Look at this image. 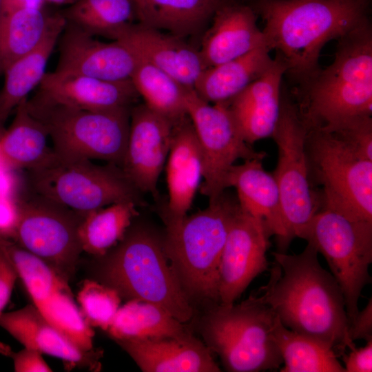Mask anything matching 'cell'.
Segmentation results:
<instances>
[{
  "label": "cell",
  "mask_w": 372,
  "mask_h": 372,
  "mask_svg": "<svg viewBox=\"0 0 372 372\" xmlns=\"http://www.w3.org/2000/svg\"><path fill=\"white\" fill-rule=\"evenodd\" d=\"M115 340L176 336L187 332L180 322L160 306L129 300L120 307L106 331Z\"/></svg>",
  "instance_id": "4dcf8cb0"
},
{
  "label": "cell",
  "mask_w": 372,
  "mask_h": 372,
  "mask_svg": "<svg viewBox=\"0 0 372 372\" xmlns=\"http://www.w3.org/2000/svg\"><path fill=\"white\" fill-rule=\"evenodd\" d=\"M0 352L10 356L16 372H51L52 369L43 360L42 353L37 350L24 347L18 352L12 351L10 348L0 344Z\"/></svg>",
  "instance_id": "74e56055"
},
{
  "label": "cell",
  "mask_w": 372,
  "mask_h": 372,
  "mask_svg": "<svg viewBox=\"0 0 372 372\" xmlns=\"http://www.w3.org/2000/svg\"><path fill=\"white\" fill-rule=\"evenodd\" d=\"M66 22L63 14L59 13L41 43L3 72L4 84L0 91V128L13 110L40 84Z\"/></svg>",
  "instance_id": "83f0119b"
},
{
  "label": "cell",
  "mask_w": 372,
  "mask_h": 372,
  "mask_svg": "<svg viewBox=\"0 0 372 372\" xmlns=\"http://www.w3.org/2000/svg\"><path fill=\"white\" fill-rule=\"evenodd\" d=\"M26 103L30 112L46 127L56 154L101 160L121 167L132 107L90 111L50 102L35 94Z\"/></svg>",
  "instance_id": "52a82bcc"
},
{
  "label": "cell",
  "mask_w": 372,
  "mask_h": 372,
  "mask_svg": "<svg viewBox=\"0 0 372 372\" xmlns=\"http://www.w3.org/2000/svg\"><path fill=\"white\" fill-rule=\"evenodd\" d=\"M265 23L267 46L276 50L286 74L300 87L321 69L320 53L369 20V0H254L249 3Z\"/></svg>",
  "instance_id": "7a4b0ae2"
},
{
  "label": "cell",
  "mask_w": 372,
  "mask_h": 372,
  "mask_svg": "<svg viewBox=\"0 0 372 372\" xmlns=\"http://www.w3.org/2000/svg\"><path fill=\"white\" fill-rule=\"evenodd\" d=\"M18 220V202L14 196L0 194V237L12 240Z\"/></svg>",
  "instance_id": "f35d334b"
},
{
  "label": "cell",
  "mask_w": 372,
  "mask_h": 372,
  "mask_svg": "<svg viewBox=\"0 0 372 372\" xmlns=\"http://www.w3.org/2000/svg\"><path fill=\"white\" fill-rule=\"evenodd\" d=\"M0 249L13 264L40 313L82 350L94 351V332L74 300L69 280L12 240L0 237Z\"/></svg>",
  "instance_id": "5bb4252c"
},
{
  "label": "cell",
  "mask_w": 372,
  "mask_h": 372,
  "mask_svg": "<svg viewBox=\"0 0 372 372\" xmlns=\"http://www.w3.org/2000/svg\"><path fill=\"white\" fill-rule=\"evenodd\" d=\"M349 334L351 340L355 341L372 339V299L370 298L365 307L359 310L349 325Z\"/></svg>",
  "instance_id": "b9f144b4"
},
{
  "label": "cell",
  "mask_w": 372,
  "mask_h": 372,
  "mask_svg": "<svg viewBox=\"0 0 372 372\" xmlns=\"http://www.w3.org/2000/svg\"><path fill=\"white\" fill-rule=\"evenodd\" d=\"M59 14H50L44 8H28L3 15L0 19V75L41 43Z\"/></svg>",
  "instance_id": "f546056e"
},
{
  "label": "cell",
  "mask_w": 372,
  "mask_h": 372,
  "mask_svg": "<svg viewBox=\"0 0 372 372\" xmlns=\"http://www.w3.org/2000/svg\"><path fill=\"white\" fill-rule=\"evenodd\" d=\"M76 1V0H45L46 2L59 6H70L74 3Z\"/></svg>",
  "instance_id": "ee69618b"
},
{
  "label": "cell",
  "mask_w": 372,
  "mask_h": 372,
  "mask_svg": "<svg viewBox=\"0 0 372 372\" xmlns=\"http://www.w3.org/2000/svg\"><path fill=\"white\" fill-rule=\"evenodd\" d=\"M257 16L250 4L238 0L216 12L200 41L199 50L206 68L267 46Z\"/></svg>",
  "instance_id": "ffe728a7"
},
{
  "label": "cell",
  "mask_w": 372,
  "mask_h": 372,
  "mask_svg": "<svg viewBox=\"0 0 372 372\" xmlns=\"http://www.w3.org/2000/svg\"><path fill=\"white\" fill-rule=\"evenodd\" d=\"M116 40L127 43L139 57L187 88L194 89L206 69L199 48L188 40L137 22L125 28Z\"/></svg>",
  "instance_id": "d6986e66"
},
{
  "label": "cell",
  "mask_w": 372,
  "mask_h": 372,
  "mask_svg": "<svg viewBox=\"0 0 372 372\" xmlns=\"http://www.w3.org/2000/svg\"><path fill=\"white\" fill-rule=\"evenodd\" d=\"M18 204L12 241L69 280L83 252L78 231L84 214L32 192Z\"/></svg>",
  "instance_id": "7c38bea8"
},
{
  "label": "cell",
  "mask_w": 372,
  "mask_h": 372,
  "mask_svg": "<svg viewBox=\"0 0 372 372\" xmlns=\"http://www.w3.org/2000/svg\"><path fill=\"white\" fill-rule=\"evenodd\" d=\"M364 157L372 160V118L362 116L331 130Z\"/></svg>",
  "instance_id": "8d00e7d4"
},
{
  "label": "cell",
  "mask_w": 372,
  "mask_h": 372,
  "mask_svg": "<svg viewBox=\"0 0 372 372\" xmlns=\"http://www.w3.org/2000/svg\"><path fill=\"white\" fill-rule=\"evenodd\" d=\"M186 103L203 157L200 192L211 199L226 190L227 175L237 160L264 159L266 153L256 151L245 141L226 103H209L189 89Z\"/></svg>",
  "instance_id": "4fadbf2b"
},
{
  "label": "cell",
  "mask_w": 372,
  "mask_h": 372,
  "mask_svg": "<svg viewBox=\"0 0 372 372\" xmlns=\"http://www.w3.org/2000/svg\"><path fill=\"white\" fill-rule=\"evenodd\" d=\"M273 338L282 359L281 372H345L330 346L289 329L279 319Z\"/></svg>",
  "instance_id": "d6a6232c"
},
{
  "label": "cell",
  "mask_w": 372,
  "mask_h": 372,
  "mask_svg": "<svg viewBox=\"0 0 372 372\" xmlns=\"http://www.w3.org/2000/svg\"><path fill=\"white\" fill-rule=\"evenodd\" d=\"M103 42L66 22L59 38V56L54 71L85 75L108 81H130L139 56L125 42Z\"/></svg>",
  "instance_id": "e0dca14e"
},
{
  "label": "cell",
  "mask_w": 372,
  "mask_h": 372,
  "mask_svg": "<svg viewBox=\"0 0 372 372\" xmlns=\"http://www.w3.org/2000/svg\"><path fill=\"white\" fill-rule=\"evenodd\" d=\"M267 46L203 70L194 90L203 101L225 103L242 92L269 68L273 61Z\"/></svg>",
  "instance_id": "4316f807"
},
{
  "label": "cell",
  "mask_w": 372,
  "mask_h": 372,
  "mask_svg": "<svg viewBox=\"0 0 372 372\" xmlns=\"http://www.w3.org/2000/svg\"><path fill=\"white\" fill-rule=\"evenodd\" d=\"M307 150L312 184L320 186L321 209L372 222V160L320 128H308Z\"/></svg>",
  "instance_id": "ba28073f"
},
{
  "label": "cell",
  "mask_w": 372,
  "mask_h": 372,
  "mask_svg": "<svg viewBox=\"0 0 372 372\" xmlns=\"http://www.w3.org/2000/svg\"><path fill=\"white\" fill-rule=\"evenodd\" d=\"M209 200L203 210L165 220L163 242L165 254L190 301L218 304L220 258L239 204L225 190Z\"/></svg>",
  "instance_id": "277c9868"
},
{
  "label": "cell",
  "mask_w": 372,
  "mask_h": 372,
  "mask_svg": "<svg viewBox=\"0 0 372 372\" xmlns=\"http://www.w3.org/2000/svg\"><path fill=\"white\" fill-rule=\"evenodd\" d=\"M28 171L31 192L82 214L122 201L143 204L141 193L113 163L66 158L53 151L43 163Z\"/></svg>",
  "instance_id": "9c48e42d"
},
{
  "label": "cell",
  "mask_w": 372,
  "mask_h": 372,
  "mask_svg": "<svg viewBox=\"0 0 372 372\" xmlns=\"http://www.w3.org/2000/svg\"><path fill=\"white\" fill-rule=\"evenodd\" d=\"M76 298L88 325L106 331L120 307L121 297L110 286L96 280H85Z\"/></svg>",
  "instance_id": "d590c367"
},
{
  "label": "cell",
  "mask_w": 372,
  "mask_h": 372,
  "mask_svg": "<svg viewBox=\"0 0 372 372\" xmlns=\"http://www.w3.org/2000/svg\"><path fill=\"white\" fill-rule=\"evenodd\" d=\"M131 81L144 103L174 124L188 116L186 98L191 88L155 65L139 57Z\"/></svg>",
  "instance_id": "836d02e7"
},
{
  "label": "cell",
  "mask_w": 372,
  "mask_h": 372,
  "mask_svg": "<svg viewBox=\"0 0 372 372\" xmlns=\"http://www.w3.org/2000/svg\"><path fill=\"white\" fill-rule=\"evenodd\" d=\"M35 95L50 102L90 111L131 108L139 97L131 80L108 81L56 71L45 74Z\"/></svg>",
  "instance_id": "ac0fdd59"
},
{
  "label": "cell",
  "mask_w": 372,
  "mask_h": 372,
  "mask_svg": "<svg viewBox=\"0 0 372 372\" xmlns=\"http://www.w3.org/2000/svg\"><path fill=\"white\" fill-rule=\"evenodd\" d=\"M341 356L345 372H371L372 339L366 341L364 347H355Z\"/></svg>",
  "instance_id": "ab89813d"
},
{
  "label": "cell",
  "mask_w": 372,
  "mask_h": 372,
  "mask_svg": "<svg viewBox=\"0 0 372 372\" xmlns=\"http://www.w3.org/2000/svg\"><path fill=\"white\" fill-rule=\"evenodd\" d=\"M301 238L326 259L342 291L351 324L359 311L362 291L371 282L372 222L351 220L322 209L315 214Z\"/></svg>",
  "instance_id": "8fae6325"
},
{
  "label": "cell",
  "mask_w": 372,
  "mask_h": 372,
  "mask_svg": "<svg viewBox=\"0 0 372 372\" xmlns=\"http://www.w3.org/2000/svg\"><path fill=\"white\" fill-rule=\"evenodd\" d=\"M3 14L23 9L44 8L45 0H2Z\"/></svg>",
  "instance_id": "7bdbcfd3"
},
{
  "label": "cell",
  "mask_w": 372,
  "mask_h": 372,
  "mask_svg": "<svg viewBox=\"0 0 372 372\" xmlns=\"http://www.w3.org/2000/svg\"><path fill=\"white\" fill-rule=\"evenodd\" d=\"M0 130H1V128H0ZM1 134L0 133V136H1ZM5 167H4V166L3 165V164H2L1 161V159H0V172H1L3 168H5Z\"/></svg>",
  "instance_id": "bcb514c9"
},
{
  "label": "cell",
  "mask_w": 372,
  "mask_h": 372,
  "mask_svg": "<svg viewBox=\"0 0 372 372\" xmlns=\"http://www.w3.org/2000/svg\"><path fill=\"white\" fill-rule=\"evenodd\" d=\"M310 243L298 254L273 252L274 266L256 293L287 328L330 346L339 356L355 348L342 291Z\"/></svg>",
  "instance_id": "6da1fadb"
},
{
  "label": "cell",
  "mask_w": 372,
  "mask_h": 372,
  "mask_svg": "<svg viewBox=\"0 0 372 372\" xmlns=\"http://www.w3.org/2000/svg\"><path fill=\"white\" fill-rule=\"evenodd\" d=\"M97 268L101 282L121 298L157 304L182 323L193 316L191 301L165 254L163 239L141 226L130 227Z\"/></svg>",
  "instance_id": "5b68a950"
},
{
  "label": "cell",
  "mask_w": 372,
  "mask_h": 372,
  "mask_svg": "<svg viewBox=\"0 0 372 372\" xmlns=\"http://www.w3.org/2000/svg\"><path fill=\"white\" fill-rule=\"evenodd\" d=\"M269 236L263 224L240 205L229 227L218 270V304H231L267 270Z\"/></svg>",
  "instance_id": "9a60e30c"
},
{
  "label": "cell",
  "mask_w": 372,
  "mask_h": 372,
  "mask_svg": "<svg viewBox=\"0 0 372 372\" xmlns=\"http://www.w3.org/2000/svg\"><path fill=\"white\" fill-rule=\"evenodd\" d=\"M286 71L285 61L276 54L263 74L225 102L249 145L272 136L280 114L282 77Z\"/></svg>",
  "instance_id": "7402d4cb"
},
{
  "label": "cell",
  "mask_w": 372,
  "mask_h": 372,
  "mask_svg": "<svg viewBox=\"0 0 372 372\" xmlns=\"http://www.w3.org/2000/svg\"><path fill=\"white\" fill-rule=\"evenodd\" d=\"M308 127L296 103L282 87L280 117L272 134L278 152L273 175L276 180L289 245L302 237L321 209L318 192L312 184L308 163Z\"/></svg>",
  "instance_id": "30bf717a"
},
{
  "label": "cell",
  "mask_w": 372,
  "mask_h": 372,
  "mask_svg": "<svg viewBox=\"0 0 372 372\" xmlns=\"http://www.w3.org/2000/svg\"><path fill=\"white\" fill-rule=\"evenodd\" d=\"M18 273L6 254L0 249V316L8 304Z\"/></svg>",
  "instance_id": "60d3db41"
},
{
  "label": "cell",
  "mask_w": 372,
  "mask_h": 372,
  "mask_svg": "<svg viewBox=\"0 0 372 372\" xmlns=\"http://www.w3.org/2000/svg\"><path fill=\"white\" fill-rule=\"evenodd\" d=\"M144 372H219L209 347L188 331L176 336L115 340Z\"/></svg>",
  "instance_id": "603a6c76"
},
{
  "label": "cell",
  "mask_w": 372,
  "mask_h": 372,
  "mask_svg": "<svg viewBox=\"0 0 372 372\" xmlns=\"http://www.w3.org/2000/svg\"><path fill=\"white\" fill-rule=\"evenodd\" d=\"M27 99L17 106L13 121L0 136V159L11 170L36 167L53 153L46 127L30 112Z\"/></svg>",
  "instance_id": "f1b7e54d"
},
{
  "label": "cell",
  "mask_w": 372,
  "mask_h": 372,
  "mask_svg": "<svg viewBox=\"0 0 372 372\" xmlns=\"http://www.w3.org/2000/svg\"><path fill=\"white\" fill-rule=\"evenodd\" d=\"M278 319L256 293L238 304H214L204 317L201 333L227 371L278 369L282 364L273 338Z\"/></svg>",
  "instance_id": "8992f818"
},
{
  "label": "cell",
  "mask_w": 372,
  "mask_h": 372,
  "mask_svg": "<svg viewBox=\"0 0 372 372\" xmlns=\"http://www.w3.org/2000/svg\"><path fill=\"white\" fill-rule=\"evenodd\" d=\"M3 15V1H2V0H0V19H1Z\"/></svg>",
  "instance_id": "f6af8a7d"
},
{
  "label": "cell",
  "mask_w": 372,
  "mask_h": 372,
  "mask_svg": "<svg viewBox=\"0 0 372 372\" xmlns=\"http://www.w3.org/2000/svg\"><path fill=\"white\" fill-rule=\"evenodd\" d=\"M174 125L145 103L130 110L129 136L121 168L141 194L158 196V182L166 164Z\"/></svg>",
  "instance_id": "2e32d148"
},
{
  "label": "cell",
  "mask_w": 372,
  "mask_h": 372,
  "mask_svg": "<svg viewBox=\"0 0 372 372\" xmlns=\"http://www.w3.org/2000/svg\"><path fill=\"white\" fill-rule=\"evenodd\" d=\"M262 160L253 158L234 165L225 179V189L233 187L242 210L260 220L269 236H274L277 251L287 252V240L280 197L273 174L266 172Z\"/></svg>",
  "instance_id": "44dd1931"
},
{
  "label": "cell",
  "mask_w": 372,
  "mask_h": 372,
  "mask_svg": "<svg viewBox=\"0 0 372 372\" xmlns=\"http://www.w3.org/2000/svg\"><path fill=\"white\" fill-rule=\"evenodd\" d=\"M165 165L169 196L163 214L164 221L187 214L203 178L201 150L189 116L174 126Z\"/></svg>",
  "instance_id": "cb8c5ba5"
},
{
  "label": "cell",
  "mask_w": 372,
  "mask_h": 372,
  "mask_svg": "<svg viewBox=\"0 0 372 372\" xmlns=\"http://www.w3.org/2000/svg\"><path fill=\"white\" fill-rule=\"evenodd\" d=\"M61 13L67 22L111 40L136 22L134 0H76Z\"/></svg>",
  "instance_id": "e575fe53"
},
{
  "label": "cell",
  "mask_w": 372,
  "mask_h": 372,
  "mask_svg": "<svg viewBox=\"0 0 372 372\" xmlns=\"http://www.w3.org/2000/svg\"><path fill=\"white\" fill-rule=\"evenodd\" d=\"M0 327L24 347L59 358L68 368L98 369L101 352L82 350L50 323L32 304L3 313L0 316Z\"/></svg>",
  "instance_id": "d4e9b609"
},
{
  "label": "cell",
  "mask_w": 372,
  "mask_h": 372,
  "mask_svg": "<svg viewBox=\"0 0 372 372\" xmlns=\"http://www.w3.org/2000/svg\"><path fill=\"white\" fill-rule=\"evenodd\" d=\"M334 59L300 87V114L308 128L333 130L372 114V29L369 19L340 38Z\"/></svg>",
  "instance_id": "3957f363"
},
{
  "label": "cell",
  "mask_w": 372,
  "mask_h": 372,
  "mask_svg": "<svg viewBox=\"0 0 372 372\" xmlns=\"http://www.w3.org/2000/svg\"><path fill=\"white\" fill-rule=\"evenodd\" d=\"M137 206L133 201H122L84 214L78 231L83 251L97 258L105 255L123 239L138 215Z\"/></svg>",
  "instance_id": "1f68e13d"
},
{
  "label": "cell",
  "mask_w": 372,
  "mask_h": 372,
  "mask_svg": "<svg viewBox=\"0 0 372 372\" xmlns=\"http://www.w3.org/2000/svg\"><path fill=\"white\" fill-rule=\"evenodd\" d=\"M234 0H134L136 22L185 39H200L216 12Z\"/></svg>",
  "instance_id": "484cf974"
}]
</instances>
